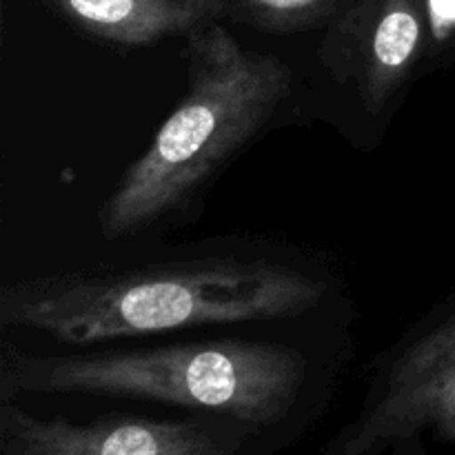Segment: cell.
<instances>
[{
	"label": "cell",
	"instance_id": "cell-3",
	"mask_svg": "<svg viewBox=\"0 0 455 455\" xmlns=\"http://www.w3.org/2000/svg\"><path fill=\"white\" fill-rule=\"evenodd\" d=\"M314 360L291 342L240 336L58 351L27 349L4 338L0 400L22 394L147 400L267 429L302 403Z\"/></svg>",
	"mask_w": 455,
	"mask_h": 455
},
{
	"label": "cell",
	"instance_id": "cell-5",
	"mask_svg": "<svg viewBox=\"0 0 455 455\" xmlns=\"http://www.w3.org/2000/svg\"><path fill=\"white\" fill-rule=\"evenodd\" d=\"M429 0H345L320 60L373 120L394 114L429 53Z\"/></svg>",
	"mask_w": 455,
	"mask_h": 455
},
{
	"label": "cell",
	"instance_id": "cell-2",
	"mask_svg": "<svg viewBox=\"0 0 455 455\" xmlns=\"http://www.w3.org/2000/svg\"><path fill=\"white\" fill-rule=\"evenodd\" d=\"M185 62V93L98 209L107 243L198 216L213 182L293 96L291 67L274 53L244 47L222 20L187 36Z\"/></svg>",
	"mask_w": 455,
	"mask_h": 455
},
{
	"label": "cell",
	"instance_id": "cell-1",
	"mask_svg": "<svg viewBox=\"0 0 455 455\" xmlns=\"http://www.w3.org/2000/svg\"><path fill=\"white\" fill-rule=\"evenodd\" d=\"M342 275L320 251L227 234L154 256L7 280L0 329L89 349L209 327L287 323L338 300Z\"/></svg>",
	"mask_w": 455,
	"mask_h": 455
},
{
	"label": "cell",
	"instance_id": "cell-8",
	"mask_svg": "<svg viewBox=\"0 0 455 455\" xmlns=\"http://www.w3.org/2000/svg\"><path fill=\"white\" fill-rule=\"evenodd\" d=\"M227 18L262 34L296 36L327 29L345 0H225Z\"/></svg>",
	"mask_w": 455,
	"mask_h": 455
},
{
	"label": "cell",
	"instance_id": "cell-4",
	"mask_svg": "<svg viewBox=\"0 0 455 455\" xmlns=\"http://www.w3.org/2000/svg\"><path fill=\"white\" fill-rule=\"evenodd\" d=\"M425 435L455 443V289L373 358L358 416L318 455H382Z\"/></svg>",
	"mask_w": 455,
	"mask_h": 455
},
{
	"label": "cell",
	"instance_id": "cell-7",
	"mask_svg": "<svg viewBox=\"0 0 455 455\" xmlns=\"http://www.w3.org/2000/svg\"><path fill=\"white\" fill-rule=\"evenodd\" d=\"M76 34L118 49H149L227 18L225 0H40Z\"/></svg>",
	"mask_w": 455,
	"mask_h": 455
},
{
	"label": "cell",
	"instance_id": "cell-6",
	"mask_svg": "<svg viewBox=\"0 0 455 455\" xmlns=\"http://www.w3.org/2000/svg\"><path fill=\"white\" fill-rule=\"evenodd\" d=\"M238 444V434L200 418L120 416L80 425L65 418H38L13 400H0L3 455H234Z\"/></svg>",
	"mask_w": 455,
	"mask_h": 455
}]
</instances>
